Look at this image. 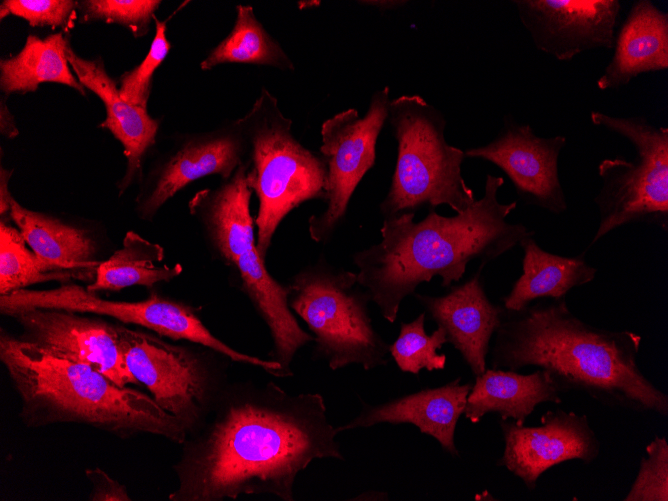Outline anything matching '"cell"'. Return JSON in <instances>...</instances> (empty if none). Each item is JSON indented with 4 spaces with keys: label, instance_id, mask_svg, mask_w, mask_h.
Wrapping results in <instances>:
<instances>
[{
    "label": "cell",
    "instance_id": "603a6c76",
    "mask_svg": "<svg viewBox=\"0 0 668 501\" xmlns=\"http://www.w3.org/2000/svg\"><path fill=\"white\" fill-rule=\"evenodd\" d=\"M561 395L550 376L541 369L530 374L486 369L475 376L463 415L476 424L486 414L495 413L503 420L511 419L518 425H524L538 405L548 402L560 404Z\"/></svg>",
    "mask_w": 668,
    "mask_h": 501
},
{
    "label": "cell",
    "instance_id": "7c38bea8",
    "mask_svg": "<svg viewBox=\"0 0 668 501\" xmlns=\"http://www.w3.org/2000/svg\"><path fill=\"white\" fill-rule=\"evenodd\" d=\"M154 161L135 200L141 220L159 210L191 182L208 175L228 179L247 160L248 142L239 119L204 132L183 133Z\"/></svg>",
    "mask_w": 668,
    "mask_h": 501
},
{
    "label": "cell",
    "instance_id": "e0dca14e",
    "mask_svg": "<svg viewBox=\"0 0 668 501\" xmlns=\"http://www.w3.org/2000/svg\"><path fill=\"white\" fill-rule=\"evenodd\" d=\"M484 266L480 264L471 278L451 287L445 295L413 294L425 313L444 331L447 343L460 353L474 376L487 369L490 341L506 310L488 298L481 277Z\"/></svg>",
    "mask_w": 668,
    "mask_h": 501
},
{
    "label": "cell",
    "instance_id": "74e56055",
    "mask_svg": "<svg viewBox=\"0 0 668 501\" xmlns=\"http://www.w3.org/2000/svg\"><path fill=\"white\" fill-rule=\"evenodd\" d=\"M358 3L376 7L379 10H389V9L391 10V9H396L406 4L407 2L401 0H372V1L367 0V1H359Z\"/></svg>",
    "mask_w": 668,
    "mask_h": 501
},
{
    "label": "cell",
    "instance_id": "44dd1931",
    "mask_svg": "<svg viewBox=\"0 0 668 501\" xmlns=\"http://www.w3.org/2000/svg\"><path fill=\"white\" fill-rule=\"evenodd\" d=\"M232 268L236 271L239 289L268 328L272 340L269 359L280 365L279 378L293 376L291 364L297 352L313 342L314 337L303 330L295 318L288 303L287 285L268 272L256 246L241 255Z\"/></svg>",
    "mask_w": 668,
    "mask_h": 501
},
{
    "label": "cell",
    "instance_id": "8992f818",
    "mask_svg": "<svg viewBox=\"0 0 668 501\" xmlns=\"http://www.w3.org/2000/svg\"><path fill=\"white\" fill-rule=\"evenodd\" d=\"M389 123L397 141L391 184L380 203L384 218L447 205L456 213L475 201L462 176L465 153L445 139L444 115L418 95L390 100Z\"/></svg>",
    "mask_w": 668,
    "mask_h": 501
},
{
    "label": "cell",
    "instance_id": "ac0fdd59",
    "mask_svg": "<svg viewBox=\"0 0 668 501\" xmlns=\"http://www.w3.org/2000/svg\"><path fill=\"white\" fill-rule=\"evenodd\" d=\"M472 385L469 382L462 384L458 377L442 386L423 388L380 404L371 405L362 401L359 414L346 424L337 426L336 432L369 428L381 423H408L433 437L444 452L459 457L455 431Z\"/></svg>",
    "mask_w": 668,
    "mask_h": 501
},
{
    "label": "cell",
    "instance_id": "7402d4cb",
    "mask_svg": "<svg viewBox=\"0 0 668 501\" xmlns=\"http://www.w3.org/2000/svg\"><path fill=\"white\" fill-rule=\"evenodd\" d=\"M614 52L597 87L619 89L634 78L668 69V13L650 0H636L615 36Z\"/></svg>",
    "mask_w": 668,
    "mask_h": 501
},
{
    "label": "cell",
    "instance_id": "f1b7e54d",
    "mask_svg": "<svg viewBox=\"0 0 668 501\" xmlns=\"http://www.w3.org/2000/svg\"><path fill=\"white\" fill-rule=\"evenodd\" d=\"M17 228L0 222V295L26 289L48 281L62 283L81 280L92 283L94 277L71 271L39 257L27 247ZM89 283V284H90Z\"/></svg>",
    "mask_w": 668,
    "mask_h": 501
},
{
    "label": "cell",
    "instance_id": "3957f363",
    "mask_svg": "<svg viewBox=\"0 0 668 501\" xmlns=\"http://www.w3.org/2000/svg\"><path fill=\"white\" fill-rule=\"evenodd\" d=\"M503 183L502 177L488 174L483 196L451 217L431 209L418 222L414 212L384 218L381 241L352 256L358 285L384 319L394 323L401 302L421 283L439 276L441 285L450 287L471 261L486 265L534 235L523 224L507 222L517 202L498 200Z\"/></svg>",
    "mask_w": 668,
    "mask_h": 501
},
{
    "label": "cell",
    "instance_id": "7a4b0ae2",
    "mask_svg": "<svg viewBox=\"0 0 668 501\" xmlns=\"http://www.w3.org/2000/svg\"><path fill=\"white\" fill-rule=\"evenodd\" d=\"M641 341L632 331L584 322L565 298H543L519 311L505 310L491 347V366L513 371L534 366L562 394L580 392L611 408L667 417V394L638 365Z\"/></svg>",
    "mask_w": 668,
    "mask_h": 501
},
{
    "label": "cell",
    "instance_id": "2e32d148",
    "mask_svg": "<svg viewBox=\"0 0 668 501\" xmlns=\"http://www.w3.org/2000/svg\"><path fill=\"white\" fill-rule=\"evenodd\" d=\"M535 47L559 61L595 49H612L619 0H514Z\"/></svg>",
    "mask_w": 668,
    "mask_h": 501
},
{
    "label": "cell",
    "instance_id": "d4e9b609",
    "mask_svg": "<svg viewBox=\"0 0 668 501\" xmlns=\"http://www.w3.org/2000/svg\"><path fill=\"white\" fill-rule=\"evenodd\" d=\"M9 218L39 257L71 271L95 277L96 242L90 232L57 217L25 208L12 196Z\"/></svg>",
    "mask_w": 668,
    "mask_h": 501
},
{
    "label": "cell",
    "instance_id": "52a82bcc",
    "mask_svg": "<svg viewBox=\"0 0 668 501\" xmlns=\"http://www.w3.org/2000/svg\"><path fill=\"white\" fill-rule=\"evenodd\" d=\"M286 285L291 310L314 337V359L326 361L333 371L353 364L366 371L387 365L389 344L372 324L370 298L356 273L320 258Z\"/></svg>",
    "mask_w": 668,
    "mask_h": 501
},
{
    "label": "cell",
    "instance_id": "836d02e7",
    "mask_svg": "<svg viewBox=\"0 0 668 501\" xmlns=\"http://www.w3.org/2000/svg\"><path fill=\"white\" fill-rule=\"evenodd\" d=\"M15 15L32 27L61 28L68 32L78 20L77 1L72 0H4L0 4V19Z\"/></svg>",
    "mask_w": 668,
    "mask_h": 501
},
{
    "label": "cell",
    "instance_id": "f546056e",
    "mask_svg": "<svg viewBox=\"0 0 668 501\" xmlns=\"http://www.w3.org/2000/svg\"><path fill=\"white\" fill-rule=\"evenodd\" d=\"M425 311L411 322H402L397 339L389 344V354L400 371L417 375L422 369L443 370L447 357L439 353L447 343L444 331L437 327L431 334L425 331Z\"/></svg>",
    "mask_w": 668,
    "mask_h": 501
},
{
    "label": "cell",
    "instance_id": "5b68a950",
    "mask_svg": "<svg viewBox=\"0 0 668 501\" xmlns=\"http://www.w3.org/2000/svg\"><path fill=\"white\" fill-rule=\"evenodd\" d=\"M239 122L248 142L247 181L258 200L256 249L266 260L284 218L306 201L325 200L327 166L296 139L291 119L266 88Z\"/></svg>",
    "mask_w": 668,
    "mask_h": 501
},
{
    "label": "cell",
    "instance_id": "d6986e66",
    "mask_svg": "<svg viewBox=\"0 0 668 501\" xmlns=\"http://www.w3.org/2000/svg\"><path fill=\"white\" fill-rule=\"evenodd\" d=\"M66 56L78 81L105 106L106 118L99 127L108 129L123 146L127 164L117 185L122 195L141 177L143 159L155 143L160 122L146 109L133 106L120 96L117 83L108 75L101 57L87 59L77 55L70 41Z\"/></svg>",
    "mask_w": 668,
    "mask_h": 501
},
{
    "label": "cell",
    "instance_id": "8fae6325",
    "mask_svg": "<svg viewBox=\"0 0 668 501\" xmlns=\"http://www.w3.org/2000/svg\"><path fill=\"white\" fill-rule=\"evenodd\" d=\"M389 88L376 91L367 112L350 108L323 122L320 154L327 166L325 208L308 220L316 243L326 244L345 219L351 197L364 175L375 165L376 143L388 118Z\"/></svg>",
    "mask_w": 668,
    "mask_h": 501
},
{
    "label": "cell",
    "instance_id": "ba28073f",
    "mask_svg": "<svg viewBox=\"0 0 668 501\" xmlns=\"http://www.w3.org/2000/svg\"><path fill=\"white\" fill-rule=\"evenodd\" d=\"M593 125L626 138L635 149L632 160L607 158L598 165L602 185L594 202L599 224L594 244L627 224L644 223L668 230V128L644 117H617L592 111Z\"/></svg>",
    "mask_w": 668,
    "mask_h": 501
},
{
    "label": "cell",
    "instance_id": "6da1fadb",
    "mask_svg": "<svg viewBox=\"0 0 668 501\" xmlns=\"http://www.w3.org/2000/svg\"><path fill=\"white\" fill-rule=\"evenodd\" d=\"M213 417L182 444L170 501L267 494L294 501L298 474L316 459L344 460L319 393L291 394L273 381L225 386Z\"/></svg>",
    "mask_w": 668,
    "mask_h": 501
},
{
    "label": "cell",
    "instance_id": "ffe728a7",
    "mask_svg": "<svg viewBox=\"0 0 668 501\" xmlns=\"http://www.w3.org/2000/svg\"><path fill=\"white\" fill-rule=\"evenodd\" d=\"M247 160L220 185L197 192L189 201L214 253L228 266L256 246L255 218L251 215L252 190L247 181Z\"/></svg>",
    "mask_w": 668,
    "mask_h": 501
},
{
    "label": "cell",
    "instance_id": "cb8c5ba5",
    "mask_svg": "<svg viewBox=\"0 0 668 501\" xmlns=\"http://www.w3.org/2000/svg\"><path fill=\"white\" fill-rule=\"evenodd\" d=\"M519 245L524 254L523 272L503 298L508 311H519L543 298H565L571 289L590 283L596 276L597 269L586 262L584 253L575 257L550 253L537 244L533 235Z\"/></svg>",
    "mask_w": 668,
    "mask_h": 501
},
{
    "label": "cell",
    "instance_id": "4dcf8cb0",
    "mask_svg": "<svg viewBox=\"0 0 668 501\" xmlns=\"http://www.w3.org/2000/svg\"><path fill=\"white\" fill-rule=\"evenodd\" d=\"M162 1L83 0L77 1L80 23H115L128 28L135 37L145 36Z\"/></svg>",
    "mask_w": 668,
    "mask_h": 501
},
{
    "label": "cell",
    "instance_id": "d590c367",
    "mask_svg": "<svg viewBox=\"0 0 668 501\" xmlns=\"http://www.w3.org/2000/svg\"><path fill=\"white\" fill-rule=\"evenodd\" d=\"M12 175V171L5 170L1 167L0 172V214L1 218L6 215L9 218L10 212V199L12 195L8 189L9 179Z\"/></svg>",
    "mask_w": 668,
    "mask_h": 501
},
{
    "label": "cell",
    "instance_id": "4fadbf2b",
    "mask_svg": "<svg viewBox=\"0 0 668 501\" xmlns=\"http://www.w3.org/2000/svg\"><path fill=\"white\" fill-rule=\"evenodd\" d=\"M504 451L497 465L520 478L534 491L540 476L566 461H595L600 441L585 415L557 409L541 416L540 425H518L513 420L499 421Z\"/></svg>",
    "mask_w": 668,
    "mask_h": 501
},
{
    "label": "cell",
    "instance_id": "83f0119b",
    "mask_svg": "<svg viewBox=\"0 0 668 501\" xmlns=\"http://www.w3.org/2000/svg\"><path fill=\"white\" fill-rule=\"evenodd\" d=\"M242 63L294 70V64L262 23L250 5H237L236 18L229 34L200 63L207 71L220 64Z\"/></svg>",
    "mask_w": 668,
    "mask_h": 501
},
{
    "label": "cell",
    "instance_id": "4316f807",
    "mask_svg": "<svg viewBox=\"0 0 668 501\" xmlns=\"http://www.w3.org/2000/svg\"><path fill=\"white\" fill-rule=\"evenodd\" d=\"M164 255L162 246L129 231L122 247L100 262L93 282L86 289L96 294L98 291H120L130 286L151 288L161 282H170L182 273L183 267L179 263L173 266L161 264Z\"/></svg>",
    "mask_w": 668,
    "mask_h": 501
},
{
    "label": "cell",
    "instance_id": "e575fe53",
    "mask_svg": "<svg viewBox=\"0 0 668 501\" xmlns=\"http://www.w3.org/2000/svg\"><path fill=\"white\" fill-rule=\"evenodd\" d=\"M85 475L92 485L91 501H131L127 489L99 467L86 469Z\"/></svg>",
    "mask_w": 668,
    "mask_h": 501
},
{
    "label": "cell",
    "instance_id": "1f68e13d",
    "mask_svg": "<svg viewBox=\"0 0 668 501\" xmlns=\"http://www.w3.org/2000/svg\"><path fill=\"white\" fill-rule=\"evenodd\" d=\"M155 35L143 61L118 79L120 96L133 106L147 110L154 72L165 60L172 45L167 38V22L153 18Z\"/></svg>",
    "mask_w": 668,
    "mask_h": 501
},
{
    "label": "cell",
    "instance_id": "9a60e30c",
    "mask_svg": "<svg viewBox=\"0 0 668 501\" xmlns=\"http://www.w3.org/2000/svg\"><path fill=\"white\" fill-rule=\"evenodd\" d=\"M11 317L22 339L49 354L88 365L120 387L139 384L119 346L116 324L59 309H27Z\"/></svg>",
    "mask_w": 668,
    "mask_h": 501
},
{
    "label": "cell",
    "instance_id": "277c9868",
    "mask_svg": "<svg viewBox=\"0 0 668 501\" xmlns=\"http://www.w3.org/2000/svg\"><path fill=\"white\" fill-rule=\"evenodd\" d=\"M0 360L27 426L78 423L123 438L147 433L178 444L188 437L182 424L152 397L120 387L88 365L49 354L3 329Z\"/></svg>",
    "mask_w": 668,
    "mask_h": 501
},
{
    "label": "cell",
    "instance_id": "d6a6232c",
    "mask_svg": "<svg viewBox=\"0 0 668 501\" xmlns=\"http://www.w3.org/2000/svg\"><path fill=\"white\" fill-rule=\"evenodd\" d=\"M639 470L624 501H668V443L655 436L646 446Z\"/></svg>",
    "mask_w": 668,
    "mask_h": 501
},
{
    "label": "cell",
    "instance_id": "9c48e42d",
    "mask_svg": "<svg viewBox=\"0 0 668 501\" xmlns=\"http://www.w3.org/2000/svg\"><path fill=\"white\" fill-rule=\"evenodd\" d=\"M118 341L135 379L154 401L174 416L188 436L206 423L224 387V369L207 351L172 344L116 324Z\"/></svg>",
    "mask_w": 668,
    "mask_h": 501
},
{
    "label": "cell",
    "instance_id": "5bb4252c",
    "mask_svg": "<svg viewBox=\"0 0 668 501\" xmlns=\"http://www.w3.org/2000/svg\"><path fill=\"white\" fill-rule=\"evenodd\" d=\"M565 144V136L539 137L530 125L508 118L491 142L464 153L465 157L489 161L504 171L525 204L562 214L568 205L558 160Z\"/></svg>",
    "mask_w": 668,
    "mask_h": 501
},
{
    "label": "cell",
    "instance_id": "8d00e7d4",
    "mask_svg": "<svg viewBox=\"0 0 668 501\" xmlns=\"http://www.w3.org/2000/svg\"><path fill=\"white\" fill-rule=\"evenodd\" d=\"M0 106H1L0 132L4 137L12 139L16 137L19 133L18 128L14 121V117L7 108L4 99L1 100Z\"/></svg>",
    "mask_w": 668,
    "mask_h": 501
},
{
    "label": "cell",
    "instance_id": "484cf974",
    "mask_svg": "<svg viewBox=\"0 0 668 501\" xmlns=\"http://www.w3.org/2000/svg\"><path fill=\"white\" fill-rule=\"evenodd\" d=\"M68 34L40 38L29 34L15 55L0 60V89L5 95L35 92L42 83H58L85 96V88L71 71L66 56Z\"/></svg>",
    "mask_w": 668,
    "mask_h": 501
},
{
    "label": "cell",
    "instance_id": "30bf717a",
    "mask_svg": "<svg viewBox=\"0 0 668 501\" xmlns=\"http://www.w3.org/2000/svg\"><path fill=\"white\" fill-rule=\"evenodd\" d=\"M35 308L106 315L121 323L139 325L162 337L209 348L233 362L259 367L267 373L278 368V363L273 360L235 350L211 333L192 306L154 291L145 300L137 302L106 300L74 283L54 289H21L0 295V312L5 316Z\"/></svg>",
    "mask_w": 668,
    "mask_h": 501
}]
</instances>
